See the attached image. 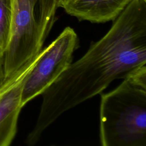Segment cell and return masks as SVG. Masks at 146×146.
Listing matches in <instances>:
<instances>
[{"mask_svg":"<svg viewBox=\"0 0 146 146\" xmlns=\"http://www.w3.org/2000/svg\"><path fill=\"white\" fill-rule=\"evenodd\" d=\"M108 31L93 43L42 94L35 125L25 143L33 146L62 114L100 94L146 64V0H132Z\"/></svg>","mask_w":146,"mask_h":146,"instance_id":"6da1fadb","label":"cell"},{"mask_svg":"<svg viewBox=\"0 0 146 146\" xmlns=\"http://www.w3.org/2000/svg\"><path fill=\"white\" fill-rule=\"evenodd\" d=\"M103 146H146V66L101 95Z\"/></svg>","mask_w":146,"mask_h":146,"instance_id":"7a4b0ae2","label":"cell"},{"mask_svg":"<svg viewBox=\"0 0 146 146\" xmlns=\"http://www.w3.org/2000/svg\"><path fill=\"white\" fill-rule=\"evenodd\" d=\"M58 0H12L9 43L3 56L4 78L36 57L55 21Z\"/></svg>","mask_w":146,"mask_h":146,"instance_id":"3957f363","label":"cell"},{"mask_svg":"<svg viewBox=\"0 0 146 146\" xmlns=\"http://www.w3.org/2000/svg\"><path fill=\"white\" fill-rule=\"evenodd\" d=\"M79 46L78 35L72 28L66 27L54 40L41 50L23 83L21 97L23 107L42 95L70 66L74 52Z\"/></svg>","mask_w":146,"mask_h":146,"instance_id":"277c9868","label":"cell"},{"mask_svg":"<svg viewBox=\"0 0 146 146\" xmlns=\"http://www.w3.org/2000/svg\"><path fill=\"white\" fill-rule=\"evenodd\" d=\"M40 54V53H39ZM39 55L13 75L0 82V146H9L17 131L24 82Z\"/></svg>","mask_w":146,"mask_h":146,"instance_id":"5b68a950","label":"cell"},{"mask_svg":"<svg viewBox=\"0 0 146 146\" xmlns=\"http://www.w3.org/2000/svg\"><path fill=\"white\" fill-rule=\"evenodd\" d=\"M132 0H74L64 5L66 12L79 21L105 23L114 21Z\"/></svg>","mask_w":146,"mask_h":146,"instance_id":"8992f818","label":"cell"},{"mask_svg":"<svg viewBox=\"0 0 146 146\" xmlns=\"http://www.w3.org/2000/svg\"><path fill=\"white\" fill-rule=\"evenodd\" d=\"M12 0H0V56L8 46L12 25Z\"/></svg>","mask_w":146,"mask_h":146,"instance_id":"52a82bcc","label":"cell"},{"mask_svg":"<svg viewBox=\"0 0 146 146\" xmlns=\"http://www.w3.org/2000/svg\"><path fill=\"white\" fill-rule=\"evenodd\" d=\"M4 78L3 66V57L0 56V82Z\"/></svg>","mask_w":146,"mask_h":146,"instance_id":"ba28073f","label":"cell"},{"mask_svg":"<svg viewBox=\"0 0 146 146\" xmlns=\"http://www.w3.org/2000/svg\"><path fill=\"white\" fill-rule=\"evenodd\" d=\"M74 0H58L59 7H63L64 5L74 1Z\"/></svg>","mask_w":146,"mask_h":146,"instance_id":"9c48e42d","label":"cell"}]
</instances>
